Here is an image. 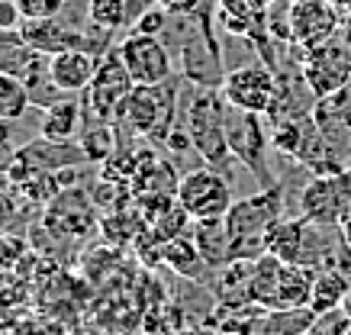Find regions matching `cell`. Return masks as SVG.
I'll return each instance as SVG.
<instances>
[{"mask_svg":"<svg viewBox=\"0 0 351 335\" xmlns=\"http://www.w3.org/2000/svg\"><path fill=\"white\" fill-rule=\"evenodd\" d=\"M181 123L191 132L193 151L206 164L226 168L232 158L229 142H226V97L219 87H197L181 94Z\"/></svg>","mask_w":351,"mask_h":335,"instance_id":"cell-1","label":"cell"},{"mask_svg":"<svg viewBox=\"0 0 351 335\" xmlns=\"http://www.w3.org/2000/svg\"><path fill=\"white\" fill-rule=\"evenodd\" d=\"M284 216V190L280 184L261 187L258 194L235 200L226 213V229L232 242V261L239 258H261L265 255V236L277 219Z\"/></svg>","mask_w":351,"mask_h":335,"instance_id":"cell-2","label":"cell"},{"mask_svg":"<svg viewBox=\"0 0 351 335\" xmlns=\"http://www.w3.org/2000/svg\"><path fill=\"white\" fill-rule=\"evenodd\" d=\"M181 119V84L171 77L165 84H136L119 110V123L142 139L165 142Z\"/></svg>","mask_w":351,"mask_h":335,"instance_id":"cell-3","label":"cell"},{"mask_svg":"<svg viewBox=\"0 0 351 335\" xmlns=\"http://www.w3.org/2000/svg\"><path fill=\"white\" fill-rule=\"evenodd\" d=\"M226 142L232 158L242 164L245 171H252L261 187H274V174L267 168V151L274 149L271 132H267L265 113H248V110L229 107L226 103Z\"/></svg>","mask_w":351,"mask_h":335,"instance_id":"cell-4","label":"cell"},{"mask_svg":"<svg viewBox=\"0 0 351 335\" xmlns=\"http://www.w3.org/2000/svg\"><path fill=\"white\" fill-rule=\"evenodd\" d=\"M174 39V52L181 55V75L187 84L197 87H223V52L213 36V26L206 20L193 26H168V33Z\"/></svg>","mask_w":351,"mask_h":335,"instance_id":"cell-5","label":"cell"},{"mask_svg":"<svg viewBox=\"0 0 351 335\" xmlns=\"http://www.w3.org/2000/svg\"><path fill=\"white\" fill-rule=\"evenodd\" d=\"M178 203L191 213V219H223L232 210V184L226 171L203 164L193 168L178 181Z\"/></svg>","mask_w":351,"mask_h":335,"instance_id":"cell-6","label":"cell"},{"mask_svg":"<svg viewBox=\"0 0 351 335\" xmlns=\"http://www.w3.org/2000/svg\"><path fill=\"white\" fill-rule=\"evenodd\" d=\"M132 87H136V81L129 77L119 52H107L100 58V65H97V75L90 81V87L84 90V97H81L84 116L100 119V123H117L119 110H123L126 97L132 94Z\"/></svg>","mask_w":351,"mask_h":335,"instance_id":"cell-7","label":"cell"},{"mask_svg":"<svg viewBox=\"0 0 351 335\" xmlns=\"http://www.w3.org/2000/svg\"><path fill=\"white\" fill-rule=\"evenodd\" d=\"M351 210V171L339 174H313L300 190V216H306L316 226L339 229L341 219Z\"/></svg>","mask_w":351,"mask_h":335,"instance_id":"cell-8","label":"cell"},{"mask_svg":"<svg viewBox=\"0 0 351 335\" xmlns=\"http://www.w3.org/2000/svg\"><path fill=\"white\" fill-rule=\"evenodd\" d=\"M219 94L226 97L229 107L248 110V113H271L277 97V68L267 62H255V65H242L226 71Z\"/></svg>","mask_w":351,"mask_h":335,"instance_id":"cell-9","label":"cell"},{"mask_svg":"<svg viewBox=\"0 0 351 335\" xmlns=\"http://www.w3.org/2000/svg\"><path fill=\"white\" fill-rule=\"evenodd\" d=\"M87 151L81 149V142H55V139H39L26 142L20 151H16V162L10 168V181L13 184H23L36 174H55L64 171V168H81L87 164Z\"/></svg>","mask_w":351,"mask_h":335,"instance_id":"cell-10","label":"cell"},{"mask_svg":"<svg viewBox=\"0 0 351 335\" xmlns=\"http://www.w3.org/2000/svg\"><path fill=\"white\" fill-rule=\"evenodd\" d=\"M303 81H306L309 94L316 100L322 97H332V94H339L345 87L351 84V55L345 45H339L335 39L319 49H309L303 55Z\"/></svg>","mask_w":351,"mask_h":335,"instance_id":"cell-11","label":"cell"},{"mask_svg":"<svg viewBox=\"0 0 351 335\" xmlns=\"http://www.w3.org/2000/svg\"><path fill=\"white\" fill-rule=\"evenodd\" d=\"M339 23L341 13L332 0H290V45L300 52L332 42Z\"/></svg>","mask_w":351,"mask_h":335,"instance_id":"cell-12","label":"cell"},{"mask_svg":"<svg viewBox=\"0 0 351 335\" xmlns=\"http://www.w3.org/2000/svg\"><path fill=\"white\" fill-rule=\"evenodd\" d=\"M119 58L126 65L129 77L136 84H165L174 77V58H171V49L161 42L158 36H138L129 33L123 42H119Z\"/></svg>","mask_w":351,"mask_h":335,"instance_id":"cell-13","label":"cell"},{"mask_svg":"<svg viewBox=\"0 0 351 335\" xmlns=\"http://www.w3.org/2000/svg\"><path fill=\"white\" fill-rule=\"evenodd\" d=\"M100 58L84 49H64V52L49 55V75L64 94H84L97 75Z\"/></svg>","mask_w":351,"mask_h":335,"instance_id":"cell-14","label":"cell"},{"mask_svg":"<svg viewBox=\"0 0 351 335\" xmlns=\"http://www.w3.org/2000/svg\"><path fill=\"white\" fill-rule=\"evenodd\" d=\"M306 236H309L306 216H280L274 226L267 229L265 251L280 261H287V264H297L303 258V249H306Z\"/></svg>","mask_w":351,"mask_h":335,"instance_id":"cell-15","label":"cell"},{"mask_svg":"<svg viewBox=\"0 0 351 335\" xmlns=\"http://www.w3.org/2000/svg\"><path fill=\"white\" fill-rule=\"evenodd\" d=\"M84 126V103L64 94L62 100H55L52 107L43 110L39 119V136L55 142H75V136Z\"/></svg>","mask_w":351,"mask_h":335,"instance_id":"cell-16","label":"cell"},{"mask_svg":"<svg viewBox=\"0 0 351 335\" xmlns=\"http://www.w3.org/2000/svg\"><path fill=\"white\" fill-rule=\"evenodd\" d=\"M193 245L200 249L206 268H226L232 261V242H229V229L223 219H197L193 223Z\"/></svg>","mask_w":351,"mask_h":335,"instance_id":"cell-17","label":"cell"},{"mask_svg":"<svg viewBox=\"0 0 351 335\" xmlns=\"http://www.w3.org/2000/svg\"><path fill=\"white\" fill-rule=\"evenodd\" d=\"M316 271L309 264H280V281H277V310H300L309 306L313 300V284H316Z\"/></svg>","mask_w":351,"mask_h":335,"instance_id":"cell-18","label":"cell"},{"mask_svg":"<svg viewBox=\"0 0 351 335\" xmlns=\"http://www.w3.org/2000/svg\"><path fill=\"white\" fill-rule=\"evenodd\" d=\"M351 293V277L335 264H326V268L316 271V284H313V300H309V310L316 313H332V310H341L345 300Z\"/></svg>","mask_w":351,"mask_h":335,"instance_id":"cell-19","label":"cell"},{"mask_svg":"<svg viewBox=\"0 0 351 335\" xmlns=\"http://www.w3.org/2000/svg\"><path fill=\"white\" fill-rule=\"evenodd\" d=\"M316 319V310L300 306V310H267L258 316L255 335H303Z\"/></svg>","mask_w":351,"mask_h":335,"instance_id":"cell-20","label":"cell"},{"mask_svg":"<svg viewBox=\"0 0 351 335\" xmlns=\"http://www.w3.org/2000/svg\"><path fill=\"white\" fill-rule=\"evenodd\" d=\"M161 255H165V264L174 268L181 277H193V281H200L203 271H206V261H203L200 249L193 245V238H168L165 245H161Z\"/></svg>","mask_w":351,"mask_h":335,"instance_id":"cell-21","label":"cell"},{"mask_svg":"<svg viewBox=\"0 0 351 335\" xmlns=\"http://www.w3.org/2000/svg\"><path fill=\"white\" fill-rule=\"evenodd\" d=\"M129 3L132 0H87V20L107 33H117L126 23H132Z\"/></svg>","mask_w":351,"mask_h":335,"instance_id":"cell-22","label":"cell"},{"mask_svg":"<svg viewBox=\"0 0 351 335\" xmlns=\"http://www.w3.org/2000/svg\"><path fill=\"white\" fill-rule=\"evenodd\" d=\"M29 107H32V100H29L26 84H23L20 77L3 75V71H0V119L16 123Z\"/></svg>","mask_w":351,"mask_h":335,"instance_id":"cell-23","label":"cell"},{"mask_svg":"<svg viewBox=\"0 0 351 335\" xmlns=\"http://www.w3.org/2000/svg\"><path fill=\"white\" fill-rule=\"evenodd\" d=\"M113 123H100V119H94V126L87 123V126H81V149L87 151V158L90 162H104V158H110L113 155V145H117V136H113V129H110Z\"/></svg>","mask_w":351,"mask_h":335,"instance_id":"cell-24","label":"cell"},{"mask_svg":"<svg viewBox=\"0 0 351 335\" xmlns=\"http://www.w3.org/2000/svg\"><path fill=\"white\" fill-rule=\"evenodd\" d=\"M174 20L171 16V10L165 7V3H155V7H149V10H142L132 20V26H129V33H138V36H165L168 33V23Z\"/></svg>","mask_w":351,"mask_h":335,"instance_id":"cell-25","label":"cell"},{"mask_svg":"<svg viewBox=\"0 0 351 335\" xmlns=\"http://www.w3.org/2000/svg\"><path fill=\"white\" fill-rule=\"evenodd\" d=\"M351 332V316L345 310H332V313H316L313 325L303 335H348Z\"/></svg>","mask_w":351,"mask_h":335,"instance_id":"cell-26","label":"cell"},{"mask_svg":"<svg viewBox=\"0 0 351 335\" xmlns=\"http://www.w3.org/2000/svg\"><path fill=\"white\" fill-rule=\"evenodd\" d=\"M16 3L26 20H55L68 7V0H16Z\"/></svg>","mask_w":351,"mask_h":335,"instance_id":"cell-27","label":"cell"},{"mask_svg":"<svg viewBox=\"0 0 351 335\" xmlns=\"http://www.w3.org/2000/svg\"><path fill=\"white\" fill-rule=\"evenodd\" d=\"M16 142H13L10 119H0V174H10L13 162H16Z\"/></svg>","mask_w":351,"mask_h":335,"instance_id":"cell-28","label":"cell"},{"mask_svg":"<svg viewBox=\"0 0 351 335\" xmlns=\"http://www.w3.org/2000/svg\"><path fill=\"white\" fill-rule=\"evenodd\" d=\"M23 10L16 0H0V33H20L23 26Z\"/></svg>","mask_w":351,"mask_h":335,"instance_id":"cell-29","label":"cell"},{"mask_svg":"<svg viewBox=\"0 0 351 335\" xmlns=\"http://www.w3.org/2000/svg\"><path fill=\"white\" fill-rule=\"evenodd\" d=\"M13 213H16V206H13V200H10L7 194H0V229H3L7 223H10Z\"/></svg>","mask_w":351,"mask_h":335,"instance_id":"cell-30","label":"cell"},{"mask_svg":"<svg viewBox=\"0 0 351 335\" xmlns=\"http://www.w3.org/2000/svg\"><path fill=\"white\" fill-rule=\"evenodd\" d=\"M248 3H252V7H255V10L267 13V10H271V3H274V0H248Z\"/></svg>","mask_w":351,"mask_h":335,"instance_id":"cell-31","label":"cell"},{"mask_svg":"<svg viewBox=\"0 0 351 335\" xmlns=\"http://www.w3.org/2000/svg\"><path fill=\"white\" fill-rule=\"evenodd\" d=\"M335 7H339V13H351V0H332Z\"/></svg>","mask_w":351,"mask_h":335,"instance_id":"cell-32","label":"cell"},{"mask_svg":"<svg viewBox=\"0 0 351 335\" xmlns=\"http://www.w3.org/2000/svg\"><path fill=\"white\" fill-rule=\"evenodd\" d=\"M341 310H345V313L351 316V293H348V300H345V306H341Z\"/></svg>","mask_w":351,"mask_h":335,"instance_id":"cell-33","label":"cell"},{"mask_svg":"<svg viewBox=\"0 0 351 335\" xmlns=\"http://www.w3.org/2000/svg\"><path fill=\"white\" fill-rule=\"evenodd\" d=\"M239 335H255V332H239Z\"/></svg>","mask_w":351,"mask_h":335,"instance_id":"cell-34","label":"cell"},{"mask_svg":"<svg viewBox=\"0 0 351 335\" xmlns=\"http://www.w3.org/2000/svg\"><path fill=\"white\" fill-rule=\"evenodd\" d=\"M348 335H351V332H348Z\"/></svg>","mask_w":351,"mask_h":335,"instance_id":"cell-35","label":"cell"}]
</instances>
